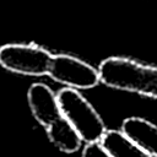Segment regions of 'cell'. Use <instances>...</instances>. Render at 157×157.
I'll return each mask as SVG.
<instances>
[{"mask_svg":"<svg viewBox=\"0 0 157 157\" xmlns=\"http://www.w3.org/2000/svg\"><path fill=\"white\" fill-rule=\"evenodd\" d=\"M99 81L121 91L157 99V67L128 58L110 56L98 67Z\"/></svg>","mask_w":157,"mask_h":157,"instance_id":"cell-1","label":"cell"},{"mask_svg":"<svg viewBox=\"0 0 157 157\" xmlns=\"http://www.w3.org/2000/svg\"><path fill=\"white\" fill-rule=\"evenodd\" d=\"M61 115L72 125L80 139L87 144L99 142L105 125L92 104L77 91L63 88L56 94Z\"/></svg>","mask_w":157,"mask_h":157,"instance_id":"cell-2","label":"cell"},{"mask_svg":"<svg viewBox=\"0 0 157 157\" xmlns=\"http://www.w3.org/2000/svg\"><path fill=\"white\" fill-rule=\"evenodd\" d=\"M53 54L36 44L11 43L0 47V65L21 75L42 76L48 74Z\"/></svg>","mask_w":157,"mask_h":157,"instance_id":"cell-3","label":"cell"},{"mask_svg":"<svg viewBox=\"0 0 157 157\" xmlns=\"http://www.w3.org/2000/svg\"><path fill=\"white\" fill-rule=\"evenodd\" d=\"M48 75L70 88L87 90L98 85V70L81 59L69 54H56L52 56Z\"/></svg>","mask_w":157,"mask_h":157,"instance_id":"cell-4","label":"cell"},{"mask_svg":"<svg viewBox=\"0 0 157 157\" xmlns=\"http://www.w3.org/2000/svg\"><path fill=\"white\" fill-rule=\"evenodd\" d=\"M27 98L32 114L43 126L47 128L61 117L56 94L49 86L40 82L31 85L27 92Z\"/></svg>","mask_w":157,"mask_h":157,"instance_id":"cell-5","label":"cell"},{"mask_svg":"<svg viewBox=\"0 0 157 157\" xmlns=\"http://www.w3.org/2000/svg\"><path fill=\"white\" fill-rule=\"evenodd\" d=\"M121 132L141 150L157 157V125L146 119L131 117L123 121Z\"/></svg>","mask_w":157,"mask_h":157,"instance_id":"cell-6","label":"cell"},{"mask_svg":"<svg viewBox=\"0 0 157 157\" xmlns=\"http://www.w3.org/2000/svg\"><path fill=\"white\" fill-rule=\"evenodd\" d=\"M99 145L110 157H152L118 130H105Z\"/></svg>","mask_w":157,"mask_h":157,"instance_id":"cell-7","label":"cell"},{"mask_svg":"<svg viewBox=\"0 0 157 157\" xmlns=\"http://www.w3.org/2000/svg\"><path fill=\"white\" fill-rule=\"evenodd\" d=\"M49 140L61 151L71 153L81 147V139L72 125L61 115L47 126Z\"/></svg>","mask_w":157,"mask_h":157,"instance_id":"cell-8","label":"cell"},{"mask_svg":"<svg viewBox=\"0 0 157 157\" xmlns=\"http://www.w3.org/2000/svg\"><path fill=\"white\" fill-rule=\"evenodd\" d=\"M82 157H110L99 145V142L96 144H87L86 147L82 151Z\"/></svg>","mask_w":157,"mask_h":157,"instance_id":"cell-9","label":"cell"}]
</instances>
